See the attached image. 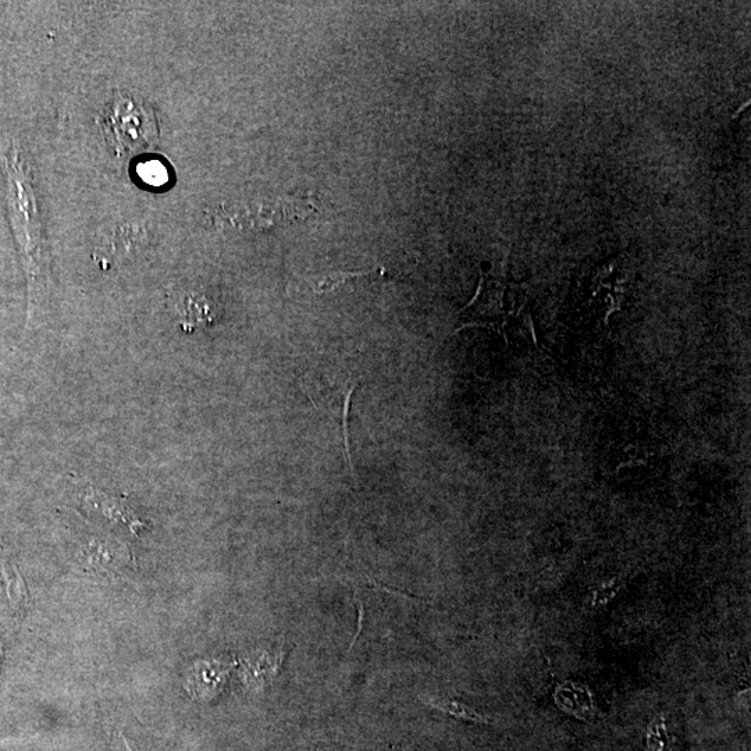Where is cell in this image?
<instances>
[{
    "instance_id": "6",
    "label": "cell",
    "mask_w": 751,
    "mask_h": 751,
    "mask_svg": "<svg viewBox=\"0 0 751 751\" xmlns=\"http://www.w3.org/2000/svg\"><path fill=\"white\" fill-rule=\"evenodd\" d=\"M375 272V270H370V272H357V273H334L331 274V276L325 277L318 286L315 287L316 293H326V291H333L334 288L337 286H341V284H344L347 280L355 279V277H361L366 276V274H370Z\"/></svg>"
},
{
    "instance_id": "5",
    "label": "cell",
    "mask_w": 751,
    "mask_h": 751,
    "mask_svg": "<svg viewBox=\"0 0 751 751\" xmlns=\"http://www.w3.org/2000/svg\"><path fill=\"white\" fill-rule=\"evenodd\" d=\"M426 703H429L430 706L439 708V710L446 711V713L455 715V717L464 718V720L476 722L487 721L486 718L482 717V715L476 714L475 711L471 710V708L462 706V704L454 703V701L426 700Z\"/></svg>"
},
{
    "instance_id": "2",
    "label": "cell",
    "mask_w": 751,
    "mask_h": 751,
    "mask_svg": "<svg viewBox=\"0 0 751 751\" xmlns=\"http://www.w3.org/2000/svg\"><path fill=\"white\" fill-rule=\"evenodd\" d=\"M85 503L109 521L123 523L133 533H137L138 529L145 526V523L131 510L127 501L121 500V498L108 496L102 491L90 489L85 496Z\"/></svg>"
},
{
    "instance_id": "1",
    "label": "cell",
    "mask_w": 751,
    "mask_h": 751,
    "mask_svg": "<svg viewBox=\"0 0 751 751\" xmlns=\"http://www.w3.org/2000/svg\"><path fill=\"white\" fill-rule=\"evenodd\" d=\"M103 120L108 128V138L119 153H133L149 147L153 135H156L151 113L130 96H120L110 103Z\"/></svg>"
},
{
    "instance_id": "3",
    "label": "cell",
    "mask_w": 751,
    "mask_h": 751,
    "mask_svg": "<svg viewBox=\"0 0 751 751\" xmlns=\"http://www.w3.org/2000/svg\"><path fill=\"white\" fill-rule=\"evenodd\" d=\"M213 319H215V313H213V306L208 298L195 295V297L185 300L183 311V329L185 331L209 325Z\"/></svg>"
},
{
    "instance_id": "7",
    "label": "cell",
    "mask_w": 751,
    "mask_h": 751,
    "mask_svg": "<svg viewBox=\"0 0 751 751\" xmlns=\"http://www.w3.org/2000/svg\"><path fill=\"white\" fill-rule=\"evenodd\" d=\"M115 751H135V750L133 749V746L130 745V742H128L126 738H123V736H121V738L119 739V742L116 743Z\"/></svg>"
},
{
    "instance_id": "4",
    "label": "cell",
    "mask_w": 751,
    "mask_h": 751,
    "mask_svg": "<svg viewBox=\"0 0 751 751\" xmlns=\"http://www.w3.org/2000/svg\"><path fill=\"white\" fill-rule=\"evenodd\" d=\"M137 174L142 183L151 188L165 187L170 181L169 169L160 160H144L137 166Z\"/></svg>"
}]
</instances>
